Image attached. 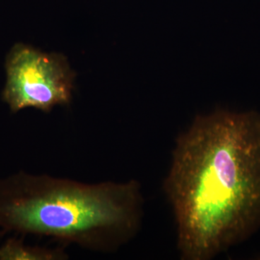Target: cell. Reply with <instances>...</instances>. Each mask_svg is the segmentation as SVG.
<instances>
[{"label":"cell","mask_w":260,"mask_h":260,"mask_svg":"<svg viewBox=\"0 0 260 260\" xmlns=\"http://www.w3.org/2000/svg\"><path fill=\"white\" fill-rule=\"evenodd\" d=\"M139 181L88 184L20 171L0 179V230L115 252L141 228Z\"/></svg>","instance_id":"cell-2"},{"label":"cell","mask_w":260,"mask_h":260,"mask_svg":"<svg viewBox=\"0 0 260 260\" xmlns=\"http://www.w3.org/2000/svg\"><path fill=\"white\" fill-rule=\"evenodd\" d=\"M62 248L41 247L24 244L22 239L10 238L0 246V260H66Z\"/></svg>","instance_id":"cell-4"},{"label":"cell","mask_w":260,"mask_h":260,"mask_svg":"<svg viewBox=\"0 0 260 260\" xmlns=\"http://www.w3.org/2000/svg\"><path fill=\"white\" fill-rule=\"evenodd\" d=\"M3 99L16 113L25 108L49 112L71 102L75 73L62 54H47L23 44L7 56Z\"/></svg>","instance_id":"cell-3"},{"label":"cell","mask_w":260,"mask_h":260,"mask_svg":"<svg viewBox=\"0 0 260 260\" xmlns=\"http://www.w3.org/2000/svg\"><path fill=\"white\" fill-rule=\"evenodd\" d=\"M164 189L181 259L210 260L260 229V114L218 109L178 137Z\"/></svg>","instance_id":"cell-1"}]
</instances>
